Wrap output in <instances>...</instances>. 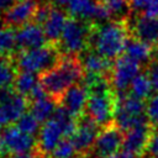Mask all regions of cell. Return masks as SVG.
<instances>
[{
  "instance_id": "obj_33",
  "label": "cell",
  "mask_w": 158,
  "mask_h": 158,
  "mask_svg": "<svg viewBox=\"0 0 158 158\" xmlns=\"http://www.w3.org/2000/svg\"><path fill=\"white\" fill-rule=\"evenodd\" d=\"M17 0H0V14H5L7 10H10Z\"/></svg>"
},
{
  "instance_id": "obj_28",
  "label": "cell",
  "mask_w": 158,
  "mask_h": 158,
  "mask_svg": "<svg viewBox=\"0 0 158 158\" xmlns=\"http://www.w3.org/2000/svg\"><path fill=\"white\" fill-rule=\"evenodd\" d=\"M146 114H147V117L151 125L158 130V94L149 99L147 104Z\"/></svg>"
},
{
  "instance_id": "obj_38",
  "label": "cell",
  "mask_w": 158,
  "mask_h": 158,
  "mask_svg": "<svg viewBox=\"0 0 158 158\" xmlns=\"http://www.w3.org/2000/svg\"><path fill=\"white\" fill-rule=\"evenodd\" d=\"M106 158H120V156H118V153H116V154H112V156H109V157H106Z\"/></svg>"
},
{
  "instance_id": "obj_13",
  "label": "cell",
  "mask_w": 158,
  "mask_h": 158,
  "mask_svg": "<svg viewBox=\"0 0 158 158\" xmlns=\"http://www.w3.org/2000/svg\"><path fill=\"white\" fill-rule=\"evenodd\" d=\"M152 125L148 121L128 130L123 136L122 148L125 152H130L132 154H141L144 148H147L149 137L152 135Z\"/></svg>"
},
{
  "instance_id": "obj_37",
  "label": "cell",
  "mask_w": 158,
  "mask_h": 158,
  "mask_svg": "<svg viewBox=\"0 0 158 158\" xmlns=\"http://www.w3.org/2000/svg\"><path fill=\"white\" fill-rule=\"evenodd\" d=\"M7 123V120H6V117H5V115L2 114V111L0 110V127H2V126H5Z\"/></svg>"
},
{
  "instance_id": "obj_1",
  "label": "cell",
  "mask_w": 158,
  "mask_h": 158,
  "mask_svg": "<svg viewBox=\"0 0 158 158\" xmlns=\"http://www.w3.org/2000/svg\"><path fill=\"white\" fill-rule=\"evenodd\" d=\"M84 77L85 70L79 56H63L56 67L40 74V83L48 96L59 104L64 93L74 84L81 83Z\"/></svg>"
},
{
  "instance_id": "obj_8",
  "label": "cell",
  "mask_w": 158,
  "mask_h": 158,
  "mask_svg": "<svg viewBox=\"0 0 158 158\" xmlns=\"http://www.w3.org/2000/svg\"><path fill=\"white\" fill-rule=\"evenodd\" d=\"M40 6L38 0H17L16 4L7 10L4 16V23L9 27H22L33 21L35 14Z\"/></svg>"
},
{
  "instance_id": "obj_35",
  "label": "cell",
  "mask_w": 158,
  "mask_h": 158,
  "mask_svg": "<svg viewBox=\"0 0 158 158\" xmlns=\"http://www.w3.org/2000/svg\"><path fill=\"white\" fill-rule=\"evenodd\" d=\"M152 62L158 63V43L153 46V52H152Z\"/></svg>"
},
{
  "instance_id": "obj_17",
  "label": "cell",
  "mask_w": 158,
  "mask_h": 158,
  "mask_svg": "<svg viewBox=\"0 0 158 158\" xmlns=\"http://www.w3.org/2000/svg\"><path fill=\"white\" fill-rule=\"evenodd\" d=\"M67 19H68L67 10L64 11L63 9L56 7L53 5V9H52L47 21L42 26L44 35H46V38H47V42L49 44H54V46L59 44Z\"/></svg>"
},
{
  "instance_id": "obj_14",
  "label": "cell",
  "mask_w": 158,
  "mask_h": 158,
  "mask_svg": "<svg viewBox=\"0 0 158 158\" xmlns=\"http://www.w3.org/2000/svg\"><path fill=\"white\" fill-rule=\"evenodd\" d=\"M86 100H88V89L83 83H78L70 86L64 93V95L59 101V105L78 118L85 111Z\"/></svg>"
},
{
  "instance_id": "obj_12",
  "label": "cell",
  "mask_w": 158,
  "mask_h": 158,
  "mask_svg": "<svg viewBox=\"0 0 158 158\" xmlns=\"http://www.w3.org/2000/svg\"><path fill=\"white\" fill-rule=\"evenodd\" d=\"M4 148L14 154L30 153L33 149L36 141L33 136L21 132L17 127H7L1 135Z\"/></svg>"
},
{
  "instance_id": "obj_21",
  "label": "cell",
  "mask_w": 158,
  "mask_h": 158,
  "mask_svg": "<svg viewBox=\"0 0 158 158\" xmlns=\"http://www.w3.org/2000/svg\"><path fill=\"white\" fill-rule=\"evenodd\" d=\"M38 84H40V78L37 77V74L30 72H20L15 77L12 89L22 96H30L33 89Z\"/></svg>"
},
{
  "instance_id": "obj_25",
  "label": "cell",
  "mask_w": 158,
  "mask_h": 158,
  "mask_svg": "<svg viewBox=\"0 0 158 158\" xmlns=\"http://www.w3.org/2000/svg\"><path fill=\"white\" fill-rule=\"evenodd\" d=\"M16 73L10 58H0V89L12 86Z\"/></svg>"
},
{
  "instance_id": "obj_26",
  "label": "cell",
  "mask_w": 158,
  "mask_h": 158,
  "mask_svg": "<svg viewBox=\"0 0 158 158\" xmlns=\"http://www.w3.org/2000/svg\"><path fill=\"white\" fill-rule=\"evenodd\" d=\"M16 127H17L21 132L33 136L35 133L38 132L40 121H38L31 112H26V114H23V115L16 121Z\"/></svg>"
},
{
  "instance_id": "obj_23",
  "label": "cell",
  "mask_w": 158,
  "mask_h": 158,
  "mask_svg": "<svg viewBox=\"0 0 158 158\" xmlns=\"http://www.w3.org/2000/svg\"><path fill=\"white\" fill-rule=\"evenodd\" d=\"M58 123L59 126L62 127L63 130V133H64V137H72L75 131H77V126H78V120L77 117H74L72 114H69L63 106H58L53 117Z\"/></svg>"
},
{
  "instance_id": "obj_2",
  "label": "cell",
  "mask_w": 158,
  "mask_h": 158,
  "mask_svg": "<svg viewBox=\"0 0 158 158\" xmlns=\"http://www.w3.org/2000/svg\"><path fill=\"white\" fill-rule=\"evenodd\" d=\"M130 37V20H110L95 27L90 41V49L110 60H115L123 54Z\"/></svg>"
},
{
  "instance_id": "obj_29",
  "label": "cell",
  "mask_w": 158,
  "mask_h": 158,
  "mask_svg": "<svg viewBox=\"0 0 158 158\" xmlns=\"http://www.w3.org/2000/svg\"><path fill=\"white\" fill-rule=\"evenodd\" d=\"M52 9H53V5L51 2L40 4V6H38V9H37V11L35 14V17H33V21L32 22H35V23H37L40 26H43L44 22L47 21V19H48V16H49Z\"/></svg>"
},
{
  "instance_id": "obj_19",
  "label": "cell",
  "mask_w": 158,
  "mask_h": 158,
  "mask_svg": "<svg viewBox=\"0 0 158 158\" xmlns=\"http://www.w3.org/2000/svg\"><path fill=\"white\" fill-rule=\"evenodd\" d=\"M107 11L110 20L125 21L132 17V6L130 0H101L99 1Z\"/></svg>"
},
{
  "instance_id": "obj_15",
  "label": "cell",
  "mask_w": 158,
  "mask_h": 158,
  "mask_svg": "<svg viewBox=\"0 0 158 158\" xmlns=\"http://www.w3.org/2000/svg\"><path fill=\"white\" fill-rule=\"evenodd\" d=\"M85 74H93L98 77H111V72L114 68V60H110L101 54L96 53L93 49H88L79 56Z\"/></svg>"
},
{
  "instance_id": "obj_31",
  "label": "cell",
  "mask_w": 158,
  "mask_h": 158,
  "mask_svg": "<svg viewBox=\"0 0 158 158\" xmlns=\"http://www.w3.org/2000/svg\"><path fill=\"white\" fill-rule=\"evenodd\" d=\"M151 79V83L153 85V89L156 91H158V63L152 62L146 69H144Z\"/></svg>"
},
{
  "instance_id": "obj_11",
  "label": "cell",
  "mask_w": 158,
  "mask_h": 158,
  "mask_svg": "<svg viewBox=\"0 0 158 158\" xmlns=\"http://www.w3.org/2000/svg\"><path fill=\"white\" fill-rule=\"evenodd\" d=\"M15 36H16V46L22 51L36 49L48 44L42 26L35 22H30L17 28V31L15 32Z\"/></svg>"
},
{
  "instance_id": "obj_20",
  "label": "cell",
  "mask_w": 158,
  "mask_h": 158,
  "mask_svg": "<svg viewBox=\"0 0 158 158\" xmlns=\"http://www.w3.org/2000/svg\"><path fill=\"white\" fill-rule=\"evenodd\" d=\"M58 106H59V104L48 96L42 100L32 101L31 102V114L40 122H47L48 120H51L53 117Z\"/></svg>"
},
{
  "instance_id": "obj_5",
  "label": "cell",
  "mask_w": 158,
  "mask_h": 158,
  "mask_svg": "<svg viewBox=\"0 0 158 158\" xmlns=\"http://www.w3.org/2000/svg\"><path fill=\"white\" fill-rule=\"evenodd\" d=\"M141 70H143V68L126 54L116 58L114 60V68L110 77V81L116 95H126L128 86H131L132 80Z\"/></svg>"
},
{
  "instance_id": "obj_32",
  "label": "cell",
  "mask_w": 158,
  "mask_h": 158,
  "mask_svg": "<svg viewBox=\"0 0 158 158\" xmlns=\"http://www.w3.org/2000/svg\"><path fill=\"white\" fill-rule=\"evenodd\" d=\"M130 1H131V6H132V11L133 12L143 14L153 0H130Z\"/></svg>"
},
{
  "instance_id": "obj_34",
  "label": "cell",
  "mask_w": 158,
  "mask_h": 158,
  "mask_svg": "<svg viewBox=\"0 0 158 158\" xmlns=\"http://www.w3.org/2000/svg\"><path fill=\"white\" fill-rule=\"evenodd\" d=\"M72 0H51V4L54 5L56 7H62V6H68Z\"/></svg>"
},
{
  "instance_id": "obj_4",
  "label": "cell",
  "mask_w": 158,
  "mask_h": 158,
  "mask_svg": "<svg viewBox=\"0 0 158 158\" xmlns=\"http://www.w3.org/2000/svg\"><path fill=\"white\" fill-rule=\"evenodd\" d=\"M62 57L63 54L60 53L58 46L48 43L43 47L22 51L21 53H19L16 58V67L21 72L42 74L56 67Z\"/></svg>"
},
{
  "instance_id": "obj_6",
  "label": "cell",
  "mask_w": 158,
  "mask_h": 158,
  "mask_svg": "<svg viewBox=\"0 0 158 158\" xmlns=\"http://www.w3.org/2000/svg\"><path fill=\"white\" fill-rule=\"evenodd\" d=\"M99 126L85 114L78 117V126L75 133L72 136V142L75 147L77 153L86 154L99 136Z\"/></svg>"
},
{
  "instance_id": "obj_16",
  "label": "cell",
  "mask_w": 158,
  "mask_h": 158,
  "mask_svg": "<svg viewBox=\"0 0 158 158\" xmlns=\"http://www.w3.org/2000/svg\"><path fill=\"white\" fill-rule=\"evenodd\" d=\"M62 137H64L63 130L54 118H51L44 122L38 135V147L41 153L52 154V152L63 139Z\"/></svg>"
},
{
  "instance_id": "obj_27",
  "label": "cell",
  "mask_w": 158,
  "mask_h": 158,
  "mask_svg": "<svg viewBox=\"0 0 158 158\" xmlns=\"http://www.w3.org/2000/svg\"><path fill=\"white\" fill-rule=\"evenodd\" d=\"M75 153L77 151H75V147L72 139L64 138L59 142V144L52 152V157L53 158H73Z\"/></svg>"
},
{
  "instance_id": "obj_10",
  "label": "cell",
  "mask_w": 158,
  "mask_h": 158,
  "mask_svg": "<svg viewBox=\"0 0 158 158\" xmlns=\"http://www.w3.org/2000/svg\"><path fill=\"white\" fill-rule=\"evenodd\" d=\"M27 104L26 98L17 94L12 88L0 89V110L5 115L7 122H16L26 114Z\"/></svg>"
},
{
  "instance_id": "obj_9",
  "label": "cell",
  "mask_w": 158,
  "mask_h": 158,
  "mask_svg": "<svg viewBox=\"0 0 158 158\" xmlns=\"http://www.w3.org/2000/svg\"><path fill=\"white\" fill-rule=\"evenodd\" d=\"M123 143V135L118 127L114 123L102 127L99 132V136L95 141L94 149L95 154L100 158H106L109 156L116 154L118 148L122 147Z\"/></svg>"
},
{
  "instance_id": "obj_22",
  "label": "cell",
  "mask_w": 158,
  "mask_h": 158,
  "mask_svg": "<svg viewBox=\"0 0 158 158\" xmlns=\"http://www.w3.org/2000/svg\"><path fill=\"white\" fill-rule=\"evenodd\" d=\"M131 95L139 99V100H147L152 95L153 85L151 83V79L147 74V72L143 69L142 73H139L131 83Z\"/></svg>"
},
{
  "instance_id": "obj_36",
  "label": "cell",
  "mask_w": 158,
  "mask_h": 158,
  "mask_svg": "<svg viewBox=\"0 0 158 158\" xmlns=\"http://www.w3.org/2000/svg\"><path fill=\"white\" fill-rule=\"evenodd\" d=\"M10 158H37V157H35V156H32L30 153H25V154H14Z\"/></svg>"
},
{
  "instance_id": "obj_39",
  "label": "cell",
  "mask_w": 158,
  "mask_h": 158,
  "mask_svg": "<svg viewBox=\"0 0 158 158\" xmlns=\"http://www.w3.org/2000/svg\"><path fill=\"white\" fill-rule=\"evenodd\" d=\"M2 148H4V144H2V139H1V136H0V153H1Z\"/></svg>"
},
{
  "instance_id": "obj_24",
  "label": "cell",
  "mask_w": 158,
  "mask_h": 158,
  "mask_svg": "<svg viewBox=\"0 0 158 158\" xmlns=\"http://www.w3.org/2000/svg\"><path fill=\"white\" fill-rule=\"evenodd\" d=\"M17 48L16 36L11 27H0V58H9V56Z\"/></svg>"
},
{
  "instance_id": "obj_18",
  "label": "cell",
  "mask_w": 158,
  "mask_h": 158,
  "mask_svg": "<svg viewBox=\"0 0 158 158\" xmlns=\"http://www.w3.org/2000/svg\"><path fill=\"white\" fill-rule=\"evenodd\" d=\"M152 52H153L152 46L139 40L130 37L126 43L123 54H126L128 58H131L132 60L138 63L143 69H146L152 63Z\"/></svg>"
},
{
  "instance_id": "obj_30",
  "label": "cell",
  "mask_w": 158,
  "mask_h": 158,
  "mask_svg": "<svg viewBox=\"0 0 158 158\" xmlns=\"http://www.w3.org/2000/svg\"><path fill=\"white\" fill-rule=\"evenodd\" d=\"M146 149L151 154V158H158V131L152 132Z\"/></svg>"
},
{
  "instance_id": "obj_3",
  "label": "cell",
  "mask_w": 158,
  "mask_h": 158,
  "mask_svg": "<svg viewBox=\"0 0 158 158\" xmlns=\"http://www.w3.org/2000/svg\"><path fill=\"white\" fill-rule=\"evenodd\" d=\"M96 26L98 23L93 21L68 15L58 44L60 53L63 56H80L90 49L91 36Z\"/></svg>"
},
{
  "instance_id": "obj_7",
  "label": "cell",
  "mask_w": 158,
  "mask_h": 158,
  "mask_svg": "<svg viewBox=\"0 0 158 158\" xmlns=\"http://www.w3.org/2000/svg\"><path fill=\"white\" fill-rule=\"evenodd\" d=\"M130 35L149 46L158 43V19L148 17L143 14H136L130 19Z\"/></svg>"
}]
</instances>
